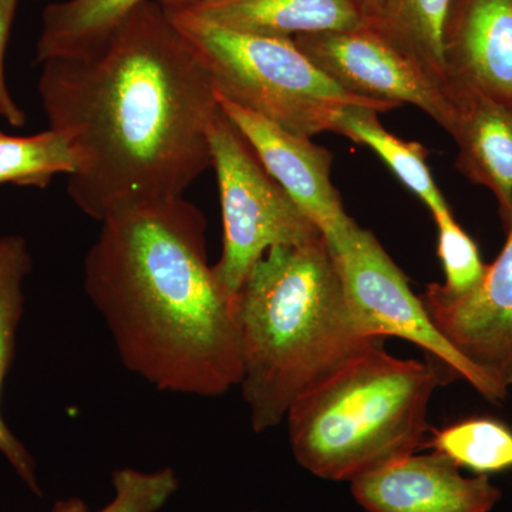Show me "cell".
I'll list each match as a JSON object with an SVG mask.
<instances>
[{
  "mask_svg": "<svg viewBox=\"0 0 512 512\" xmlns=\"http://www.w3.org/2000/svg\"><path fill=\"white\" fill-rule=\"evenodd\" d=\"M40 66L49 128L79 156L67 194L86 217L101 222L184 197L212 168L210 128L221 111L214 74L156 0L92 55Z\"/></svg>",
  "mask_w": 512,
  "mask_h": 512,
  "instance_id": "cell-1",
  "label": "cell"
},
{
  "mask_svg": "<svg viewBox=\"0 0 512 512\" xmlns=\"http://www.w3.org/2000/svg\"><path fill=\"white\" fill-rule=\"evenodd\" d=\"M100 224L84 259V289L124 367L160 392L218 397L238 386V296L208 261L200 208L173 198Z\"/></svg>",
  "mask_w": 512,
  "mask_h": 512,
  "instance_id": "cell-2",
  "label": "cell"
},
{
  "mask_svg": "<svg viewBox=\"0 0 512 512\" xmlns=\"http://www.w3.org/2000/svg\"><path fill=\"white\" fill-rule=\"evenodd\" d=\"M238 319V386L256 433L279 426L306 389L382 340L357 328L325 237L269 249L238 293Z\"/></svg>",
  "mask_w": 512,
  "mask_h": 512,
  "instance_id": "cell-3",
  "label": "cell"
},
{
  "mask_svg": "<svg viewBox=\"0 0 512 512\" xmlns=\"http://www.w3.org/2000/svg\"><path fill=\"white\" fill-rule=\"evenodd\" d=\"M440 373L431 363L399 359L382 340L312 384L286 414L295 460L313 476L352 481L416 453Z\"/></svg>",
  "mask_w": 512,
  "mask_h": 512,
  "instance_id": "cell-4",
  "label": "cell"
},
{
  "mask_svg": "<svg viewBox=\"0 0 512 512\" xmlns=\"http://www.w3.org/2000/svg\"><path fill=\"white\" fill-rule=\"evenodd\" d=\"M168 13L207 60L218 99L254 111L289 133L311 138L333 131L336 114L349 104L384 113L340 89L293 39L235 32L190 12Z\"/></svg>",
  "mask_w": 512,
  "mask_h": 512,
  "instance_id": "cell-5",
  "label": "cell"
},
{
  "mask_svg": "<svg viewBox=\"0 0 512 512\" xmlns=\"http://www.w3.org/2000/svg\"><path fill=\"white\" fill-rule=\"evenodd\" d=\"M210 147L224 228L222 255L214 271L225 291L238 296L269 249L309 244L323 235L222 110L210 128Z\"/></svg>",
  "mask_w": 512,
  "mask_h": 512,
  "instance_id": "cell-6",
  "label": "cell"
},
{
  "mask_svg": "<svg viewBox=\"0 0 512 512\" xmlns=\"http://www.w3.org/2000/svg\"><path fill=\"white\" fill-rule=\"evenodd\" d=\"M342 281L350 315L367 338L396 336L412 342L446 367L448 375L461 377L490 402H501L507 389L481 372L461 355L431 320L419 296L379 239L369 229H353L348 241L330 249Z\"/></svg>",
  "mask_w": 512,
  "mask_h": 512,
  "instance_id": "cell-7",
  "label": "cell"
},
{
  "mask_svg": "<svg viewBox=\"0 0 512 512\" xmlns=\"http://www.w3.org/2000/svg\"><path fill=\"white\" fill-rule=\"evenodd\" d=\"M293 42L346 93L376 104L384 113L412 104L444 130L450 128L454 109L446 87L373 23L346 32L298 36Z\"/></svg>",
  "mask_w": 512,
  "mask_h": 512,
  "instance_id": "cell-8",
  "label": "cell"
},
{
  "mask_svg": "<svg viewBox=\"0 0 512 512\" xmlns=\"http://www.w3.org/2000/svg\"><path fill=\"white\" fill-rule=\"evenodd\" d=\"M220 106L247 138L266 171L319 228L329 248L342 247L357 224L332 183V153L311 138L289 133L231 101L220 99Z\"/></svg>",
  "mask_w": 512,
  "mask_h": 512,
  "instance_id": "cell-9",
  "label": "cell"
},
{
  "mask_svg": "<svg viewBox=\"0 0 512 512\" xmlns=\"http://www.w3.org/2000/svg\"><path fill=\"white\" fill-rule=\"evenodd\" d=\"M500 255L480 284L461 296H447L437 284L421 296L441 335L485 375L512 386V220Z\"/></svg>",
  "mask_w": 512,
  "mask_h": 512,
  "instance_id": "cell-10",
  "label": "cell"
},
{
  "mask_svg": "<svg viewBox=\"0 0 512 512\" xmlns=\"http://www.w3.org/2000/svg\"><path fill=\"white\" fill-rule=\"evenodd\" d=\"M350 491L367 512H490L503 495L488 476H463L437 451L367 471L350 481Z\"/></svg>",
  "mask_w": 512,
  "mask_h": 512,
  "instance_id": "cell-11",
  "label": "cell"
},
{
  "mask_svg": "<svg viewBox=\"0 0 512 512\" xmlns=\"http://www.w3.org/2000/svg\"><path fill=\"white\" fill-rule=\"evenodd\" d=\"M447 93L512 104V0H454L444 36Z\"/></svg>",
  "mask_w": 512,
  "mask_h": 512,
  "instance_id": "cell-12",
  "label": "cell"
},
{
  "mask_svg": "<svg viewBox=\"0 0 512 512\" xmlns=\"http://www.w3.org/2000/svg\"><path fill=\"white\" fill-rule=\"evenodd\" d=\"M447 133L457 144L456 167L470 183L493 192L505 231L512 220V104L451 90Z\"/></svg>",
  "mask_w": 512,
  "mask_h": 512,
  "instance_id": "cell-13",
  "label": "cell"
},
{
  "mask_svg": "<svg viewBox=\"0 0 512 512\" xmlns=\"http://www.w3.org/2000/svg\"><path fill=\"white\" fill-rule=\"evenodd\" d=\"M190 13L235 32L285 39L372 23L362 0H228Z\"/></svg>",
  "mask_w": 512,
  "mask_h": 512,
  "instance_id": "cell-14",
  "label": "cell"
},
{
  "mask_svg": "<svg viewBox=\"0 0 512 512\" xmlns=\"http://www.w3.org/2000/svg\"><path fill=\"white\" fill-rule=\"evenodd\" d=\"M146 0H63L43 10L36 63L100 50Z\"/></svg>",
  "mask_w": 512,
  "mask_h": 512,
  "instance_id": "cell-15",
  "label": "cell"
},
{
  "mask_svg": "<svg viewBox=\"0 0 512 512\" xmlns=\"http://www.w3.org/2000/svg\"><path fill=\"white\" fill-rule=\"evenodd\" d=\"M379 111L372 107L349 104L336 114L333 133L369 147L384 164L413 192L433 218L450 212L443 192L437 187L427 165L429 151L416 141H404L389 133L379 120Z\"/></svg>",
  "mask_w": 512,
  "mask_h": 512,
  "instance_id": "cell-16",
  "label": "cell"
},
{
  "mask_svg": "<svg viewBox=\"0 0 512 512\" xmlns=\"http://www.w3.org/2000/svg\"><path fill=\"white\" fill-rule=\"evenodd\" d=\"M32 271V256L25 239L8 235L0 237V397L3 382L12 365L16 333L25 309L23 284ZM0 453L33 493L40 495L36 464L25 446L6 426L0 412Z\"/></svg>",
  "mask_w": 512,
  "mask_h": 512,
  "instance_id": "cell-17",
  "label": "cell"
},
{
  "mask_svg": "<svg viewBox=\"0 0 512 512\" xmlns=\"http://www.w3.org/2000/svg\"><path fill=\"white\" fill-rule=\"evenodd\" d=\"M453 3L454 0H384L379 18L372 22L443 86L444 36Z\"/></svg>",
  "mask_w": 512,
  "mask_h": 512,
  "instance_id": "cell-18",
  "label": "cell"
},
{
  "mask_svg": "<svg viewBox=\"0 0 512 512\" xmlns=\"http://www.w3.org/2000/svg\"><path fill=\"white\" fill-rule=\"evenodd\" d=\"M79 156L62 131L16 137L0 131V185L46 188L59 174L73 175Z\"/></svg>",
  "mask_w": 512,
  "mask_h": 512,
  "instance_id": "cell-19",
  "label": "cell"
},
{
  "mask_svg": "<svg viewBox=\"0 0 512 512\" xmlns=\"http://www.w3.org/2000/svg\"><path fill=\"white\" fill-rule=\"evenodd\" d=\"M424 447L450 458L458 467L478 476L512 468V430L503 421L473 417L434 431Z\"/></svg>",
  "mask_w": 512,
  "mask_h": 512,
  "instance_id": "cell-20",
  "label": "cell"
},
{
  "mask_svg": "<svg viewBox=\"0 0 512 512\" xmlns=\"http://www.w3.org/2000/svg\"><path fill=\"white\" fill-rule=\"evenodd\" d=\"M439 231L437 254L443 265L444 284H437L441 293L447 296H461L480 284L487 271L474 239L460 227L453 212L434 218Z\"/></svg>",
  "mask_w": 512,
  "mask_h": 512,
  "instance_id": "cell-21",
  "label": "cell"
},
{
  "mask_svg": "<svg viewBox=\"0 0 512 512\" xmlns=\"http://www.w3.org/2000/svg\"><path fill=\"white\" fill-rule=\"evenodd\" d=\"M114 497L99 512H157L170 501L180 487L171 467L156 471L119 468L111 477Z\"/></svg>",
  "mask_w": 512,
  "mask_h": 512,
  "instance_id": "cell-22",
  "label": "cell"
},
{
  "mask_svg": "<svg viewBox=\"0 0 512 512\" xmlns=\"http://www.w3.org/2000/svg\"><path fill=\"white\" fill-rule=\"evenodd\" d=\"M18 2L19 0H0V119L8 121L10 126L16 128L25 126L26 113L13 99L6 84L5 55Z\"/></svg>",
  "mask_w": 512,
  "mask_h": 512,
  "instance_id": "cell-23",
  "label": "cell"
},
{
  "mask_svg": "<svg viewBox=\"0 0 512 512\" xmlns=\"http://www.w3.org/2000/svg\"><path fill=\"white\" fill-rule=\"evenodd\" d=\"M156 2L168 12H191V10L217 5L228 0H156Z\"/></svg>",
  "mask_w": 512,
  "mask_h": 512,
  "instance_id": "cell-24",
  "label": "cell"
},
{
  "mask_svg": "<svg viewBox=\"0 0 512 512\" xmlns=\"http://www.w3.org/2000/svg\"><path fill=\"white\" fill-rule=\"evenodd\" d=\"M52 512H89V508L80 498H69L56 503Z\"/></svg>",
  "mask_w": 512,
  "mask_h": 512,
  "instance_id": "cell-25",
  "label": "cell"
},
{
  "mask_svg": "<svg viewBox=\"0 0 512 512\" xmlns=\"http://www.w3.org/2000/svg\"><path fill=\"white\" fill-rule=\"evenodd\" d=\"M366 12L369 13L370 19L376 20L382 12L384 0H362Z\"/></svg>",
  "mask_w": 512,
  "mask_h": 512,
  "instance_id": "cell-26",
  "label": "cell"
}]
</instances>
